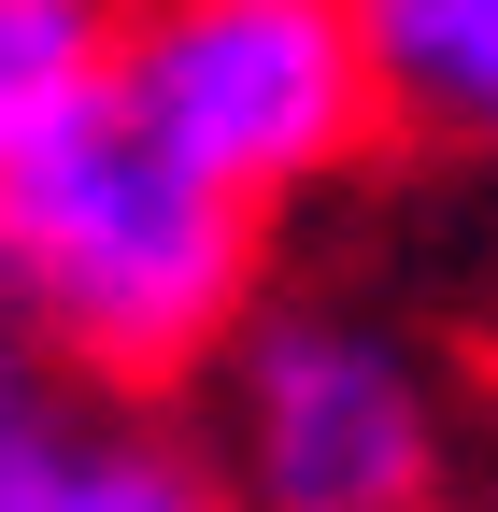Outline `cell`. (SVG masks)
Listing matches in <instances>:
<instances>
[{
    "label": "cell",
    "instance_id": "obj_6",
    "mask_svg": "<svg viewBox=\"0 0 498 512\" xmlns=\"http://www.w3.org/2000/svg\"><path fill=\"white\" fill-rule=\"evenodd\" d=\"M114 15L129 0H0V171L114 86Z\"/></svg>",
    "mask_w": 498,
    "mask_h": 512
},
{
    "label": "cell",
    "instance_id": "obj_1",
    "mask_svg": "<svg viewBox=\"0 0 498 512\" xmlns=\"http://www.w3.org/2000/svg\"><path fill=\"white\" fill-rule=\"evenodd\" d=\"M271 285V214L185 171L114 86L0 171V328L114 399H200Z\"/></svg>",
    "mask_w": 498,
    "mask_h": 512
},
{
    "label": "cell",
    "instance_id": "obj_3",
    "mask_svg": "<svg viewBox=\"0 0 498 512\" xmlns=\"http://www.w3.org/2000/svg\"><path fill=\"white\" fill-rule=\"evenodd\" d=\"M114 100L271 228L385 157V86H370L356 0H129Z\"/></svg>",
    "mask_w": 498,
    "mask_h": 512
},
{
    "label": "cell",
    "instance_id": "obj_4",
    "mask_svg": "<svg viewBox=\"0 0 498 512\" xmlns=\"http://www.w3.org/2000/svg\"><path fill=\"white\" fill-rule=\"evenodd\" d=\"M0 512H228V484L185 399H114L0 328Z\"/></svg>",
    "mask_w": 498,
    "mask_h": 512
},
{
    "label": "cell",
    "instance_id": "obj_7",
    "mask_svg": "<svg viewBox=\"0 0 498 512\" xmlns=\"http://www.w3.org/2000/svg\"><path fill=\"white\" fill-rule=\"evenodd\" d=\"M470 512H498V498H470Z\"/></svg>",
    "mask_w": 498,
    "mask_h": 512
},
{
    "label": "cell",
    "instance_id": "obj_2",
    "mask_svg": "<svg viewBox=\"0 0 498 512\" xmlns=\"http://www.w3.org/2000/svg\"><path fill=\"white\" fill-rule=\"evenodd\" d=\"M185 413L228 512H470L456 356L370 285H271Z\"/></svg>",
    "mask_w": 498,
    "mask_h": 512
},
{
    "label": "cell",
    "instance_id": "obj_5",
    "mask_svg": "<svg viewBox=\"0 0 498 512\" xmlns=\"http://www.w3.org/2000/svg\"><path fill=\"white\" fill-rule=\"evenodd\" d=\"M370 86H385V143L498 171V0H356Z\"/></svg>",
    "mask_w": 498,
    "mask_h": 512
}]
</instances>
